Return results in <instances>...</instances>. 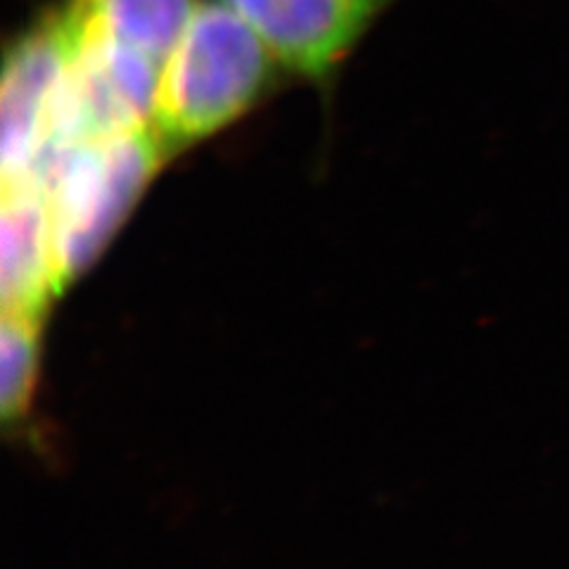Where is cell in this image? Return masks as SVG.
I'll use <instances>...</instances> for the list:
<instances>
[{
	"mask_svg": "<svg viewBox=\"0 0 569 569\" xmlns=\"http://www.w3.org/2000/svg\"><path fill=\"white\" fill-rule=\"evenodd\" d=\"M280 71L240 14L219 0L200 3L159 74L150 127L173 157L257 110Z\"/></svg>",
	"mask_w": 569,
	"mask_h": 569,
	"instance_id": "1",
	"label": "cell"
},
{
	"mask_svg": "<svg viewBox=\"0 0 569 569\" xmlns=\"http://www.w3.org/2000/svg\"><path fill=\"white\" fill-rule=\"evenodd\" d=\"M169 159L146 127L71 142L24 178L46 192L60 284L91 266Z\"/></svg>",
	"mask_w": 569,
	"mask_h": 569,
	"instance_id": "2",
	"label": "cell"
},
{
	"mask_svg": "<svg viewBox=\"0 0 569 569\" xmlns=\"http://www.w3.org/2000/svg\"><path fill=\"white\" fill-rule=\"evenodd\" d=\"M71 69V41L60 6L46 10L6 48L3 91V183L29 176L56 133Z\"/></svg>",
	"mask_w": 569,
	"mask_h": 569,
	"instance_id": "3",
	"label": "cell"
},
{
	"mask_svg": "<svg viewBox=\"0 0 569 569\" xmlns=\"http://www.w3.org/2000/svg\"><path fill=\"white\" fill-rule=\"evenodd\" d=\"M240 14L276 60L301 81L330 93L342 62L368 29L399 0H219Z\"/></svg>",
	"mask_w": 569,
	"mask_h": 569,
	"instance_id": "4",
	"label": "cell"
},
{
	"mask_svg": "<svg viewBox=\"0 0 569 569\" xmlns=\"http://www.w3.org/2000/svg\"><path fill=\"white\" fill-rule=\"evenodd\" d=\"M3 301L6 313L39 316L58 290L46 192L33 181L3 183Z\"/></svg>",
	"mask_w": 569,
	"mask_h": 569,
	"instance_id": "5",
	"label": "cell"
},
{
	"mask_svg": "<svg viewBox=\"0 0 569 569\" xmlns=\"http://www.w3.org/2000/svg\"><path fill=\"white\" fill-rule=\"evenodd\" d=\"M200 0H64L71 41H96L164 67Z\"/></svg>",
	"mask_w": 569,
	"mask_h": 569,
	"instance_id": "6",
	"label": "cell"
},
{
	"mask_svg": "<svg viewBox=\"0 0 569 569\" xmlns=\"http://www.w3.org/2000/svg\"><path fill=\"white\" fill-rule=\"evenodd\" d=\"M39 370V316L6 313L3 320V413L22 416L33 397Z\"/></svg>",
	"mask_w": 569,
	"mask_h": 569,
	"instance_id": "7",
	"label": "cell"
}]
</instances>
